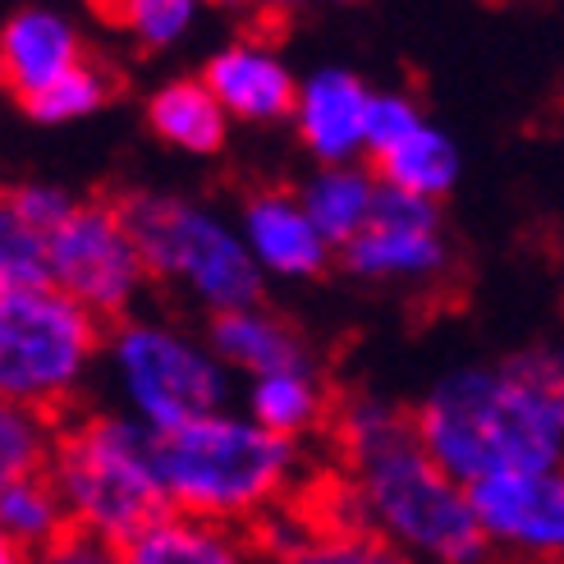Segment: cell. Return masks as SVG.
Segmentation results:
<instances>
[{
	"instance_id": "6",
	"label": "cell",
	"mask_w": 564,
	"mask_h": 564,
	"mask_svg": "<svg viewBox=\"0 0 564 564\" xmlns=\"http://www.w3.org/2000/svg\"><path fill=\"white\" fill-rule=\"evenodd\" d=\"M101 349V322L88 317L61 290L0 294V404L61 409L93 372Z\"/></svg>"
},
{
	"instance_id": "8",
	"label": "cell",
	"mask_w": 564,
	"mask_h": 564,
	"mask_svg": "<svg viewBox=\"0 0 564 564\" xmlns=\"http://www.w3.org/2000/svg\"><path fill=\"white\" fill-rule=\"evenodd\" d=\"M46 285L78 303L88 317H124L148 285L120 207L78 203L46 235Z\"/></svg>"
},
{
	"instance_id": "7",
	"label": "cell",
	"mask_w": 564,
	"mask_h": 564,
	"mask_svg": "<svg viewBox=\"0 0 564 564\" xmlns=\"http://www.w3.org/2000/svg\"><path fill=\"white\" fill-rule=\"evenodd\" d=\"M110 372L138 427L152 436L184 427L188 417L216 413L230 400V372L212 358L203 340L171 322L133 317L110 335Z\"/></svg>"
},
{
	"instance_id": "3",
	"label": "cell",
	"mask_w": 564,
	"mask_h": 564,
	"mask_svg": "<svg viewBox=\"0 0 564 564\" xmlns=\"http://www.w3.org/2000/svg\"><path fill=\"white\" fill-rule=\"evenodd\" d=\"M349 514L409 564H487L464 487L445 477L409 432L390 436L349 459Z\"/></svg>"
},
{
	"instance_id": "27",
	"label": "cell",
	"mask_w": 564,
	"mask_h": 564,
	"mask_svg": "<svg viewBox=\"0 0 564 564\" xmlns=\"http://www.w3.org/2000/svg\"><path fill=\"white\" fill-rule=\"evenodd\" d=\"M417 124H427V120H422V106L409 93H372L368 110H362V152L386 156Z\"/></svg>"
},
{
	"instance_id": "25",
	"label": "cell",
	"mask_w": 564,
	"mask_h": 564,
	"mask_svg": "<svg viewBox=\"0 0 564 564\" xmlns=\"http://www.w3.org/2000/svg\"><path fill=\"white\" fill-rule=\"evenodd\" d=\"M46 285V239L28 230L10 197H0V294Z\"/></svg>"
},
{
	"instance_id": "31",
	"label": "cell",
	"mask_w": 564,
	"mask_h": 564,
	"mask_svg": "<svg viewBox=\"0 0 564 564\" xmlns=\"http://www.w3.org/2000/svg\"><path fill=\"white\" fill-rule=\"evenodd\" d=\"M267 10H299V6H307V0H262Z\"/></svg>"
},
{
	"instance_id": "20",
	"label": "cell",
	"mask_w": 564,
	"mask_h": 564,
	"mask_svg": "<svg viewBox=\"0 0 564 564\" xmlns=\"http://www.w3.org/2000/svg\"><path fill=\"white\" fill-rule=\"evenodd\" d=\"M386 188H400L409 197H422V203H441V197L459 184L464 156L455 148V138L436 124H417L404 143H394L386 156H377Z\"/></svg>"
},
{
	"instance_id": "21",
	"label": "cell",
	"mask_w": 564,
	"mask_h": 564,
	"mask_svg": "<svg viewBox=\"0 0 564 564\" xmlns=\"http://www.w3.org/2000/svg\"><path fill=\"white\" fill-rule=\"evenodd\" d=\"M65 528H69L65 505L46 482V473H28L0 487V532L10 542H19L23 551H33V555L46 551Z\"/></svg>"
},
{
	"instance_id": "18",
	"label": "cell",
	"mask_w": 564,
	"mask_h": 564,
	"mask_svg": "<svg viewBox=\"0 0 564 564\" xmlns=\"http://www.w3.org/2000/svg\"><path fill=\"white\" fill-rule=\"evenodd\" d=\"M248 422H258L262 432L280 436V441H299L326 417V386L317 377V368H285V372H267L248 381Z\"/></svg>"
},
{
	"instance_id": "15",
	"label": "cell",
	"mask_w": 564,
	"mask_h": 564,
	"mask_svg": "<svg viewBox=\"0 0 564 564\" xmlns=\"http://www.w3.org/2000/svg\"><path fill=\"white\" fill-rule=\"evenodd\" d=\"M203 345L212 349V358L225 372H243L248 381L267 377V372H285V368H307V362H313L303 335L285 317L267 313L262 303L212 317V330H207Z\"/></svg>"
},
{
	"instance_id": "2",
	"label": "cell",
	"mask_w": 564,
	"mask_h": 564,
	"mask_svg": "<svg viewBox=\"0 0 564 564\" xmlns=\"http://www.w3.org/2000/svg\"><path fill=\"white\" fill-rule=\"evenodd\" d=\"M152 459L165 510L235 528L239 519L267 514L290 491L299 449L243 413L216 409L152 436Z\"/></svg>"
},
{
	"instance_id": "19",
	"label": "cell",
	"mask_w": 564,
	"mask_h": 564,
	"mask_svg": "<svg viewBox=\"0 0 564 564\" xmlns=\"http://www.w3.org/2000/svg\"><path fill=\"white\" fill-rule=\"evenodd\" d=\"M377 180L362 171V165H322V171L303 184L299 193V207L303 216L317 225V235L335 248V243H349L362 225L372 220L377 207Z\"/></svg>"
},
{
	"instance_id": "11",
	"label": "cell",
	"mask_w": 564,
	"mask_h": 564,
	"mask_svg": "<svg viewBox=\"0 0 564 564\" xmlns=\"http://www.w3.org/2000/svg\"><path fill=\"white\" fill-rule=\"evenodd\" d=\"M212 101L225 110V120L243 124H275L290 116L299 78L285 65V55L267 42H230L220 46L207 69L197 74Z\"/></svg>"
},
{
	"instance_id": "17",
	"label": "cell",
	"mask_w": 564,
	"mask_h": 564,
	"mask_svg": "<svg viewBox=\"0 0 564 564\" xmlns=\"http://www.w3.org/2000/svg\"><path fill=\"white\" fill-rule=\"evenodd\" d=\"M148 124L161 143H171L188 156H212L225 148L230 120L203 88V78H171L148 101Z\"/></svg>"
},
{
	"instance_id": "16",
	"label": "cell",
	"mask_w": 564,
	"mask_h": 564,
	"mask_svg": "<svg viewBox=\"0 0 564 564\" xmlns=\"http://www.w3.org/2000/svg\"><path fill=\"white\" fill-rule=\"evenodd\" d=\"M120 551L124 564H258V551L230 523L193 519L175 510L143 523Z\"/></svg>"
},
{
	"instance_id": "13",
	"label": "cell",
	"mask_w": 564,
	"mask_h": 564,
	"mask_svg": "<svg viewBox=\"0 0 564 564\" xmlns=\"http://www.w3.org/2000/svg\"><path fill=\"white\" fill-rule=\"evenodd\" d=\"M239 239L248 248L252 267L262 275H280V280H307L326 271L330 262V243L317 235V225L303 216L294 193H252L239 216Z\"/></svg>"
},
{
	"instance_id": "29",
	"label": "cell",
	"mask_w": 564,
	"mask_h": 564,
	"mask_svg": "<svg viewBox=\"0 0 564 564\" xmlns=\"http://www.w3.org/2000/svg\"><path fill=\"white\" fill-rule=\"evenodd\" d=\"M33 564H124V551L106 538H93V532L65 528L46 551L33 555Z\"/></svg>"
},
{
	"instance_id": "22",
	"label": "cell",
	"mask_w": 564,
	"mask_h": 564,
	"mask_svg": "<svg viewBox=\"0 0 564 564\" xmlns=\"http://www.w3.org/2000/svg\"><path fill=\"white\" fill-rule=\"evenodd\" d=\"M275 564H409L381 538L354 523H307L275 546Z\"/></svg>"
},
{
	"instance_id": "26",
	"label": "cell",
	"mask_w": 564,
	"mask_h": 564,
	"mask_svg": "<svg viewBox=\"0 0 564 564\" xmlns=\"http://www.w3.org/2000/svg\"><path fill=\"white\" fill-rule=\"evenodd\" d=\"M116 10L138 42L161 51L188 37V28L203 14V0H116Z\"/></svg>"
},
{
	"instance_id": "12",
	"label": "cell",
	"mask_w": 564,
	"mask_h": 564,
	"mask_svg": "<svg viewBox=\"0 0 564 564\" xmlns=\"http://www.w3.org/2000/svg\"><path fill=\"white\" fill-rule=\"evenodd\" d=\"M372 88L354 69L322 65L294 88L290 120L303 138V148L322 165H349L362 152V110Z\"/></svg>"
},
{
	"instance_id": "23",
	"label": "cell",
	"mask_w": 564,
	"mask_h": 564,
	"mask_svg": "<svg viewBox=\"0 0 564 564\" xmlns=\"http://www.w3.org/2000/svg\"><path fill=\"white\" fill-rule=\"evenodd\" d=\"M106 97H110V78L97 65L83 61V65L65 69L55 83H46L42 93H33L23 106L37 124H74V120L97 116V110L106 106Z\"/></svg>"
},
{
	"instance_id": "10",
	"label": "cell",
	"mask_w": 564,
	"mask_h": 564,
	"mask_svg": "<svg viewBox=\"0 0 564 564\" xmlns=\"http://www.w3.org/2000/svg\"><path fill=\"white\" fill-rule=\"evenodd\" d=\"M345 267L372 285H432L449 267L436 203L381 184L372 220L345 243Z\"/></svg>"
},
{
	"instance_id": "28",
	"label": "cell",
	"mask_w": 564,
	"mask_h": 564,
	"mask_svg": "<svg viewBox=\"0 0 564 564\" xmlns=\"http://www.w3.org/2000/svg\"><path fill=\"white\" fill-rule=\"evenodd\" d=\"M6 197H10V207L19 212V220L28 225V230H37L42 239L78 207L74 193H65L61 184H23V188H14V193H6Z\"/></svg>"
},
{
	"instance_id": "9",
	"label": "cell",
	"mask_w": 564,
	"mask_h": 564,
	"mask_svg": "<svg viewBox=\"0 0 564 564\" xmlns=\"http://www.w3.org/2000/svg\"><path fill=\"white\" fill-rule=\"evenodd\" d=\"M468 514L487 551L551 564L564 546V477L560 468H500L464 487Z\"/></svg>"
},
{
	"instance_id": "5",
	"label": "cell",
	"mask_w": 564,
	"mask_h": 564,
	"mask_svg": "<svg viewBox=\"0 0 564 564\" xmlns=\"http://www.w3.org/2000/svg\"><path fill=\"white\" fill-rule=\"evenodd\" d=\"M120 216L148 275L180 285L212 317L262 299V271L252 267L239 230L212 207L171 193H138Z\"/></svg>"
},
{
	"instance_id": "24",
	"label": "cell",
	"mask_w": 564,
	"mask_h": 564,
	"mask_svg": "<svg viewBox=\"0 0 564 564\" xmlns=\"http://www.w3.org/2000/svg\"><path fill=\"white\" fill-rule=\"evenodd\" d=\"M51 441L55 436L46 427V413L0 404V487L28 473H46Z\"/></svg>"
},
{
	"instance_id": "30",
	"label": "cell",
	"mask_w": 564,
	"mask_h": 564,
	"mask_svg": "<svg viewBox=\"0 0 564 564\" xmlns=\"http://www.w3.org/2000/svg\"><path fill=\"white\" fill-rule=\"evenodd\" d=\"M0 564H33V551H23L19 542H10L6 532H0Z\"/></svg>"
},
{
	"instance_id": "4",
	"label": "cell",
	"mask_w": 564,
	"mask_h": 564,
	"mask_svg": "<svg viewBox=\"0 0 564 564\" xmlns=\"http://www.w3.org/2000/svg\"><path fill=\"white\" fill-rule=\"evenodd\" d=\"M46 482L61 496L69 528L116 546H124L143 523L165 514L152 432L124 413L83 417L61 441H51Z\"/></svg>"
},
{
	"instance_id": "14",
	"label": "cell",
	"mask_w": 564,
	"mask_h": 564,
	"mask_svg": "<svg viewBox=\"0 0 564 564\" xmlns=\"http://www.w3.org/2000/svg\"><path fill=\"white\" fill-rule=\"evenodd\" d=\"M74 65H83V33L65 10L23 6L0 28V83L23 101Z\"/></svg>"
},
{
	"instance_id": "1",
	"label": "cell",
	"mask_w": 564,
	"mask_h": 564,
	"mask_svg": "<svg viewBox=\"0 0 564 564\" xmlns=\"http://www.w3.org/2000/svg\"><path fill=\"white\" fill-rule=\"evenodd\" d=\"M413 417V436L459 487L500 468H560L564 455V372L560 354L523 349L505 362L445 372Z\"/></svg>"
}]
</instances>
